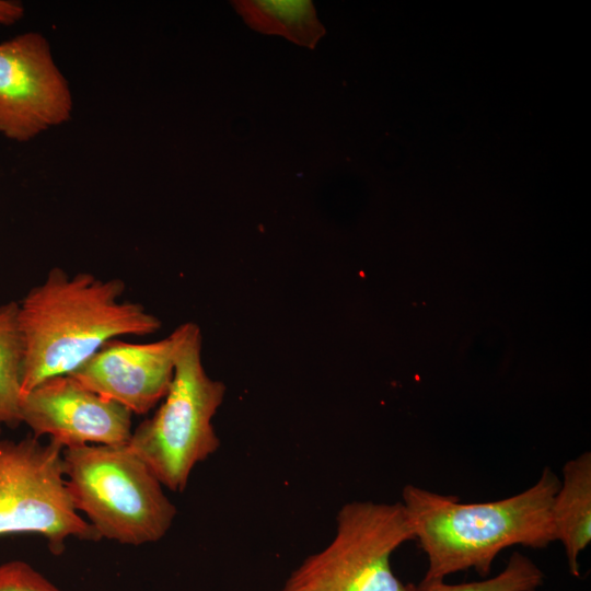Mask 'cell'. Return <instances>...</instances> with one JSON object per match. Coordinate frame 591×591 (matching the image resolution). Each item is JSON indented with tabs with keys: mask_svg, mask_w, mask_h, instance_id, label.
I'll return each instance as SVG.
<instances>
[{
	"mask_svg": "<svg viewBox=\"0 0 591 591\" xmlns=\"http://www.w3.org/2000/svg\"><path fill=\"white\" fill-rule=\"evenodd\" d=\"M126 285L54 267L19 303L24 339L22 395L47 379L79 369L106 341L151 335L161 321L137 302L120 301Z\"/></svg>",
	"mask_w": 591,
	"mask_h": 591,
	"instance_id": "obj_1",
	"label": "cell"
},
{
	"mask_svg": "<svg viewBox=\"0 0 591 591\" xmlns=\"http://www.w3.org/2000/svg\"><path fill=\"white\" fill-rule=\"evenodd\" d=\"M560 480L546 467L522 493L501 500L461 503L455 497L414 485L403 489L414 540L428 559L421 582L468 569L486 577L496 556L507 547L542 548L556 541L553 499Z\"/></svg>",
	"mask_w": 591,
	"mask_h": 591,
	"instance_id": "obj_2",
	"label": "cell"
},
{
	"mask_svg": "<svg viewBox=\"0 0 591 591\" xmlns=\"http://www.w3.org/2000/svg\"><path fill=\"white\" fill-rule=\"evenodd\" d=\"M62 465L76 510L100 538L137 546L160 541L172 526L176 507L127 443L63 449Z\"/></svg>",
	"mask_w": 591,
	"mask_h": 591,
	"instance_id": "obj_3",
	"label": "cell"
},
{
	"mask_svg": "<svg viewBox=\"0 0 591 591\" xmlns=\"http://www.w3.org/2000/svg\"><path fill=\"white\" fill-rule=\"evenodd\" d=\"M182 327L170 389L154 415L140 422L127 442L172 491H184L194 467L219 449L212 418L225 395V385L204 368L200 328L192 322Z\"/></svg>",
	"mask_w": 591,
	"mask_h": 591,
	"instance_id": "obj_4",
	"label": "cell"
},
{
	"mask_svg": "<svg viewBox=\"0 0 591 591\" xmlns=\"http://www.w3.org/2000/svg\"><path fill=\"white\" fill-rule=\"evenodd\" d=\"M414 540L402 502L352 501L336 517V532L322 551L306 557L287 579V591H420L392 571L390 559Z\"/></svg>",
	"mask_w": 591,
	"mask_h": 591,
	"instance_id": "obj_5",
	"label": "cell"
},
{
	"mask_svg": "<svg viewBox=\"0 0 591 591\" xmlns=\"http://www.w3.org/2000/svg\"><path fill=\"white\" fill-rule=\"evenodd\" d=\"M63 448L33 436L0 437V536L36 534L55 554L69 538L96 542L100 536L76 510L66 485Z\"/></svg>",
	"mask_w": 591,
	"mask_h": 591,
	"instance_id": "obj_6",
	"label": "cell"
},
{
	"mask_svg": "<svg viewBox=\"0 0 591 591\" xmlns=\"http://www.w3.org/2000/svg\"><path fill=\"white\" fill-rule=\"evenodd\" d=\"M72 97L47 39L27 32L0 44V134L27 141L70 117Z\"/></svg>",
	"mask_w": 591,
	"mask_h": 591,
	"instance_id": "obj_7",
	"label": "cell"
},
{
	"mask_svg": "<svg viewBox=\"0 0 591 591\" xmlns=\"http://www.w3.org/2000/svg\"><path fill=\"white\" fill-rule=\"evenodd\" d=\"M132 414L80 384L71 375L45 380L21 397V424L38 439L49 436L63 449L126 444Z\"/></svg>",
	"mask_w": 591,
	"mask_h": 591,
	"instance_id": "obj_8",
	"label": "cell"
},
{
	"mask_svg": "<svg viewBox=\"0 0 591 591\" xmlns=\"http://www.w3.org/2000/svg\"><path fill=\"white\" fill-rule=\"evenodd\" d=\"M182 336L179 325L165 338L152 343L111 339L69 375L131 414H147L170 389Z\"/></svg>",
	"mask_w": 591,
	"mask_h": 591,
	"instance_id": "obj_9",
	"label": "cell"
},
{
	"mask_svg": "<svg viewBox=\"0 0 591 591\" xmlns=\"http://www.w3.org/2000/svg\"><path fill=\"white\" fill-rule=\"evenodd\" d=\"M552 517L556 541L564 545L569 570L579 576L578 558L591 541V454L568 461L553 499Z\"/></svg>",
	"mask_w": 591,
	"mask_h": 591,
	"instance_id": "obj_10",
	"label": "cell"
},
{
	"mask_svg": "<svg viewBox=\"0 0 591 591\" xmlns=\"http://www.w3.org/2000/svg\"><path fill=\"white\" fill-rule=\"evenodd\" d=\"M231 3L244 22L259 33L281 35L310 49L325 35L311 0H234Z\"/></svg>",
	"mask_w": 591,
	"mask_h": 591,
	"instance_id": "obj_11",
	"label": "cell"
},
{
	"mask_svg": "<svg viewBox=\"0 0 591 591\" xmlns=\"http://www.w3.org/2000/svg\"><path fill=\"white\" fill-rule=\"evenodd\" d=\"M25 356L19 322V303L0 305V434L1 428L21 424V378Z\"/></svg>",
	"mask_w": 591,
	"mask_h": 591,
	"instance_id": "obj_12",
	"label": "cell"
},
{
	"mask_svg": "<svg viewBox=\"0 0 591 591\" xmlns=\"http://www.w3.org/2000/svg\"><path fill=\"white\" fill-rule=\"evenodd\" d=\"M542 570L526 556L513 553L497 576L479 581L448 584L443 580L420 582V591H535L543 582Z\"/></svg>",
	"mask_w": 591,
	"mask_h": 591,
	"instance_id": "obj_13",
	"label": "cell"
},
{
	"mask_svg": "<svg viewBox=\"0 0 591 591\" xmlns=\"http://www.w3.org/2000/svg\"><path fill=\"white\" fill-rule=\"evenodd\" d=\"M0 591H61L23 560L0 564Z\"/></svg>",
	"mask_w": 591,
	"mask_h": 591,
	"instance_id": "obj_14",
	"label": "cell"
},
{
	"mask_svg": "<svg viewBox=\"0 0 591 591\" xmlns=\"http://www.w3.org/2000/svg\"><path fill=\"white\" fill-rule=\"evenodd\" d=\"M24 14V9L19 2L0 0V26L11 25Z\"/></svg>",
	"mask_w": 591,
	"mask_h": 591,
	"instance_id": "obj_15",
	"label": "cell"
},
{
	"mask_svg": "<svg viewBox=\"0 0 591 591\" xmlns=\"http://www.w3.org/2000/svg\"><path fill=\"white\" fill-rule=\"evenodd\" d=\"M280 591H287V590L282 589V590H280Z\"/></svg>",
	"mask_w": 591,
	"mask_h": 591,
	"instance_id": "obj_16",
	"label": "cell"
}]
</instances>
